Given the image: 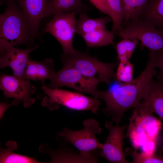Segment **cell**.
<instances>
[{
	"mask_svg": "<svg viewBox=\"0 0 163 163\" xmlns=\"http://www.w3.org/2000/svg\"><path fill=\"white\" fill-rule=\"evenodd\" d=\"M156 54L150 52L144 70L130 82L122 83L114 88L99 91L97 98L104 101L102 110L104 115L119 124L125 112L135 108L144 97L151 80L156 76Z\"/></svg>",
	"mask_w": 163,
	"mask_h": 163,
	"instance_id": "6da1fadb",
	"label": "cell"
},
{
	"mask_svg": "<svg viewBox=\"0 0 163 163\" xmlns=\"http://www.w3.org/2000/svg\"><path fill=\"white\" fill-rule=\"evenodd\" d=\"M14 0L0 16V46L28 45L35 37L27 16Z\"/></svg>",
	"mask_w": 163,
	"mask_h": 163,
	"instance_id": "7a4b0ae2",
	"label": "cell"
},
{
	"mask_svg": "<svg viewBox=\"0 0 163 163\" xmlns=\"http://www.w3.org/2000/svg\"><path fill=\"white\" fill-rule=\"evenodd\" d=\"M60 59L62 64L75 68L85 76L99 83L109 84L112 79H116L114 71L118 61L103 62L96 57L91 56L86 52L77 50L73 53H62Z\"/></svg>",
	"mask_w": 163,
	"mask_h": 163,
	"instance_id": "3957f363",
	"label": "cell"
},
{
	"mask_svg": "<svg viewBox=\"0 0 163 163\" xmlns=\"http://www.w3.org/2000/svg\"><path fill=\"white\" fill-rule=\"evenodd\" d=\"M42 84V89L46 95L42 104L50 110H57L62 105L71 110L89 111L94 114L98 113L101 104L99 99L77 92L51 88L46 86L44 81Z\"/></svg>",
	"mask_w": 163,
	"mask_h": 163,
	"instance_id": "277c9868",
	"label": "cell"
},
{
	"mask_svg": "<svg viewBox=\"0 0 163 163\" xmlns=\"http://www.w3.org/2000/svg\"><path fill=\"white\" fill-rule=\"evenodd\" d=\"M121 38L140 41L142 46L151 52L158 53L163 50V31L144 19L132 20L124 28L116 33Z\"/></svg>",
	"mask_w": 163,
	"mask_h": 163,
	"instance_id": "5b68a950",
	"label": "cell"
},
{
	"mask_svg": "<svg viewBox=\"0 0 163 163\" xmlns=\"http://www.w3.org/2000/svg\"><path fill=\"white\" fill-rule=\"evenodd\" d=\"M83 125V128L78 130L64 128L58 133V136L69 142L80 152H88L101 149L103 144L96 136L102 131L98 122L90 118L84 120Z\"/></svg>",
	"mask_w": 163,
	"mask_h": 163,
	"instance_id": "8992f818",
	"label": "cell"
},
{
	"mask_svg": "<svg viewBox=\"0 0 163 163\" xmlns=\"http://www.w3.org/2000/svg\"><path fill=\"white\" fill-rule=\"evenodd\" d=\"M62 65L61 69L51 75L49 87L52 88L68 87L77 92L89 94L96 98L99 92L97 89L98 82L85 76L71 66Z\"/></svg>",
	"mask_w": 163,
	"mask_h": 163,
	"instance_id": "52a82bcc",
	"label": "cell"
},
{
	"mask_svg": "<svg viewBox=\"0 0 163 163\" xmlns=\"http://www.w3.org/2000/svg\"><path fill=\"white\" fill-rule=\"evenodd\" d=\"M76 14L74 12L56 13L47 23L43 30V33L50 34L58 41L64 54L73 53L76 50L72 44L76 33Z\"/></svg>",
	"mask_w": 163,
	"mask_h": 163,
	"instance_id": "ba28073f",
	"label": "cell"
},
{
	"mask_svg": "<svg viewBox=\"0 0 163 163\" xmlns=\"http://www.w3.org/2000/svg\"><path fill=\"white\" fill-rule=\"evenodd\" d=\"M129 118L126 136L136 145L141 143L142 138L149 134V128L156 127L158 121L149 108L142 101L135 108Z\"/></svg>",
	"mask_w": 163,
	"mask_h": 163,
	"instance_id": "9c48e42d",
	"label": "cell"
},
{
	"mask_svg": "<svg viewBox=\"0 0 163 163\" xmlns=\"http://www.w3.org/2000/svg\"><path fill=\"white\" fill-rule=\"evenodd\" d=\"M0 88L6 97L13 98L19 103L22 102L25 107H30L35 102L32 96L36 88L29 79L3 74L0 77Z\"/></svg>",
	"mask_w": 163,
	"mask_h": 163,
	"instance_id": "30bf717a",
	"label": "cell"
},
{
	"mask_svg": "<svg viewBox=\"0 0 163 163\" xmlns=\"http://www.w3.org/2000/svg\"><path fill=\"white\" fill-rule=\"evenodd\" d=\"M105 126L109 133L99 151V156L104 158L110 163H132L126 160L123 149L124 133L127 126H114L111 122L106 120Z\"/></svg>",
	"mask_w": 163,
	"mask_h": 163,
	"instance_id": "8fae6325",
	"label": "cell"
},
{
	"mask_svg": "<svg viewBox=\"0 0 163 163\" xmlns=\"http://www.w3.org/2000/svg\"><path fill=\"white\" fill-rule=\"evenodd\" d=\"M37 47L21 49L12 46H0V68L9 67L13 75L23 79L29 54Z\"/></svg>",
	"mask_w": 163,
	"mask_h": 163,
	"instance_id": "7c38bea8",
	"label": "cell"
},
{
	"mask_svg": "<svg viewBox=\"0 0 163 163\" xmlns=\"http://www.w3.org/2000/svg\"><path fill=\"white\" fill-rule=\"evenodd\" d=\"M27 16L35 36L41 21L51 16L53 0H16Z\"/></svg>",
	"mask_w": 163,
	"mask_h": 163,
	"instance_id": "4fadbf2b",
	"label": "cell"
},
{
	"mask_svg": "<svg viewBox=\"0 0 163 163\" xmlns=\"http://www.w3.org/2000/svg\"><path fill=\"white\" fill-rule=\"evenodd\" d=\"M63 142V145H60L56 150L50 149L48 153L51 158L50 162L72 163H99V151L97 150L88 152H76L72 148L65 145L67 142L62 138L57 136Z\"/></svg>",
	"mask_w": 163,
	"mask_h": 163,
	"instance_id": "5bb4252c",
	"label": "cell"
},
{
	"mask_svg": "<svg viewBox=\"0 0 163 163\" xmlns=\"http://www.w3.org/2000/svg\"><path fill=\"white\" fill-rule=\"evenodd\" d=\"M157 79L150 81L144 98L142 101L152 112L163 118V77L159 73Z\"/></svg>",
	"mask_w": 163,
	"mask_h": 163,
	"instance_id": "9a60e30c",
	"label": "cell"
},
{
	"mask_svg": "<svg viewBox=\"0 0 163 163\" xmlns=\"http://www.w3.org/2000/svg\"><path fill=\"white\" fill-rule=\"evenodd\" d=\"M55 72L54 62L51 59L46 58L43 61L38 62L29 58L23 79L43 81L47 79H50Z\"/></svg>",
	"mask_w": 163,
	"mask_h": 163,
	"instance_id": "2e32d148",
	"label": "cell"
},
{
	"mask_svg": "<svg viewBox=\"0 0 163 163\" xmlns=\"http://www.w3.org/2000/svg\"><path fill=\"white\" fill-rule=\"evenodd\" d=\"M110 20L107 17L92 19L89 18L86 13H81L76 20V33L82 37L97 30L106 29V25Z\"/></svg>",
	"mask_w": 163,
	"mask_h": 163,
	"instance_id": "e0dca14e",
	"label": "cell"
},
{
	"mask_svg": "<svg viewBox=\"0 0 163 163\" xmlns=\"http://www.w3.org/2000/svg\"><path fill=\"white\" fill-rule=\"evenodd\" d=\"M114 34L107 29H98L82 35L88 48L112 44Z\"/></svg>",
	"mask_w": 163,
	"mask_h": 163,
	"instance_id": "ac0fdd59",
	"label": "cell"
},
{
	"mask_svg": "<svg viewBox=\"0 0 163 163\" xmlns=\"http://www.w3.org/2000/svg\"><path fill=\"white\" fill-rule=\"evenodd\" d=\"M7 148L0 150V162L1 163H38L41 162L25 155L16 153L13 152L17 148L16 142L10 141Z\"/></svg>",
	"mask_w": 163,
	"mask_h": 163,
	"instance_id": "d6986e66",
	"label": "cell"
},
{
	"mask_svg": "<svg viewBox=\"0 0 163 163\" xmlns=\"http://www.w3.org/2000/svg\"><path fill=\"white\" fill-rule=\"evenodd\" d=\"M88 11L81 0H53L51 16L60 12H74L76 14Z\"/></svg>",
	"mask_w": 163,
	"mask_h": 163,
	"instance_id": "ffe728a7",
	"label": "cell"
},
{
	"mask_svg": "<svg viewBox=\"0 0 163 163\" xmlns=\"http://www.w3.org/2000/svg\"><path fill=\"white\" fill-rule=\"evenodd\" d=\"M143 13L145 19L156 26L163 27V0H151Z\"/></svg>",
	"mask_w": 163,
	"mask_h": 163,
	"instance_id": "44dd1931",
	"label": "cell"
},
{
	"mask_svg": "<svg viewBox=\"0 0 163 163\" xmlns=\"http://www.w3.org/2000/svg\"><path fill=\"white\" fill-rule=\"evenodd\" d=\"M151 0H121L123 20L126 21L138 19L143 13L146 6Z\"/></svg>",
	"mask_w": 163,
	"mask_h": 163,
	"instance_id": "7402d4cb",
	"label": "cell"
},
{
	"mask_svg": "<svg viewBox=\"0 0 163 163\" xmlns=\"http://www.w3.org/2000/svg\"><path fill=\"white\" fill-rule=\"evenodd\" d=\"M110 13V18L113 22L111 31L114 34L120 32L123 29L122 21L123 13L121 0H107Z\"/></svg>",
	"mask_w": 163,
	"mask_h": 163,
	"instance_id": "603a6c76",
	"label": "cell"
},
{
	"mask_svg": "<svg viewBox=\"0 0 163 163\" xmlns=\"http://www.w3.org/2000/svg\"><path fill=\"white\" fill-rule=\"evenodd\" d=\"M139 41L136 40L123 39L117 43L115 48L119 62L129 61Z\"/></svg>",
	"mask_w": 163,
	"mask_h": 163,
	"instance_id": "cb8c5ba5",
	"label": "cell"
},
{
	"mask_svg": "<svg viewBox=\"0 0 163 163\" xmlns=\"http://www.w3.org/2000/svg\"><path fill=\"white\" fill-rule=\"evenodd\" d=\"M125 155H130L132 157L133 160L132 163H163V156L140 154L129 147L126 148L125 150Z\"/></svg>",
	"mask_w": 163,
	"mask_h": 163,
	"instance_id": "d4e9b609",
	"label": "cell"
},
{
	"mask_svg": "<svg viewBox=\"0 0 163 163\" xmlns=\"http://www.w3.org/2000/svg\"><path fill=\"white\" fill-rule=\"evenodd\" d=\"M133 64L129 61L119 62L115 73L116 79L122 83L133 79Z\"/></svg>",
	"mask_w": 163,
	"mask_h": 163,
	"instance_id": "484cf974",
	"label": "cell"
},
{
	"mask_svg": "<svg viewBox=\"0 0 163 163\" xmlns=\"http://www.w3.org/2000/svg\"><path fill=\"white\" fill-rule=\"evenodd\" d=\"M89 1L100 11L108 15L110 18L111 13L107 0H89Z\"/></svg>",
	"mask_w": 163,
	"mask_h": 163,
	"instance_id": "4316f807",
	"label": "cell"
},
{
	"mask_svg": "<svg viewBox=\"0 0 163 163\" xmlns=\"http://www.w3.org/2000/svg\"><path fill=\"white\" fill-rule=\"evenodd\" d=\"M156 68L159 69L160 73L163 77V50L156 53Z\"/></svg>",
	"mask_w": 163,
	"mask_h": 163,
	"instance_id": "83f0119b",
	"label": "cell"
},
{
	"mask_svg": "<svg viewBox=\"0 0 163 163\" xmlns=\"http://www.w3.org/2000/svg\"><path fill=\"white\" fill-rule=\"evenodd\" d=\"M19 103L17 101L14 100L10 103L7 104L6 103L1 102L0 104V117L1 118L3 116L5 112L11 106L17 105Z\"/></svg>",
	"mask_w": 163,
	"mask_h": 163,
	"instance_id": "f1b7e54d",
	"label": "cell"
}]
</instances>
